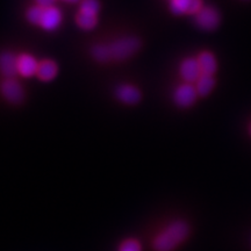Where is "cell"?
<instances>
[{"label": "cell", "instance_id": "d6986e66", "mask_svg": "<svg viewBox=\"0 0 251 251\" xmlns=\"http://www.w3.org/2000/svg\"><path fill=\"white\" fill-rule=\"evenodd\" d=\"M120 251H141V244L136 240H127L121 244Z\"/></svg>", "mask_w": 251, "mask_h": 251}, {"label": "cell", "instance_id": "ba28073f", "mask_svg": "<svg viewBox=\"0 0 251 251\" xmlns=\"http://www.w3.org/2000/svg\"><path fill=\"white\" fill-rule=\"evenodd\" d=\"M180 75L188 84L197 81L198 78L201 76V70H200L199 63L196 58H186L184 59L180 65Z\"/></svg>", "mask_w": 251, "mask_h": 251}, {"label": "cell", "instance_id": "6da1fadb", "mask_svg": "<svg viewBox=\"0 0 251 251\" xmlns=\"http://www.w3.org/2000/svg\"><path fill=\"white\" fill-rule=\"evenodd\" d=\"M190 225L183 220L172 222L153 241L155 251H174L190 235Z\"/></svg>", "mask_w": 251, "mask_h": 251}, {"label": "cell", "instance_id": "7a4b0ae2", "mask_svg": "<svg viewBox=\"0 0 251 251\" xmlns=\"http://www.w3.org/2000/svg\"><path fill=\"white\" fill-rule=\"evenodd\" d=\"M111 57L113 59H121L128 58L140 48V41L136 37H122L114 42L108 45Z\"/></svg>", "mask_w": 251, "mask_h": 251}, {"label": "cell", "instance_id": "30bf717a", "mask_svg": "<svg viewBox=\"0 0 251 251\" xmlns=\"http://www.w3.org/2000/svg\"><path fill=\"white\" fill-rule=\"evenodd\" d=\"M0 71L6 77L12 78L18 74V57L12 52L0 55Z\"/></svg>", "mask_w": 251, "mask_h": 251}, {"label": "cell", "instance_id": "2e32d148", "mask_svg": "<svg viewBox=\"0 0 251 251\" xmlns=\"http://www.w3.org/2000/svg\"><path fill=\"white\" fill-rule=\"evenodd\" d=\"M92 56L94 59H97L98 62H107L109 59H112L108 45H98L93 47Z\"/></svg>", "mask_w": 251, "mask_h": 251}, {"label": "cell", "instance_id": "9c48e42d", "mask_svg": "<svg viewBox=\"0 0 251 251\" xmlns=\"http://www.w3.org/2000/svg\"><path fill=\"white\" fill-rule=\"evenodd\" d=\"M39 63L33 56L24 54L18 57V72L24 77H31L36 75Z\"/></svg>", "mask_w": 251, "mask_h": 251}, {"label": "cell", "instance_id": "8fae6325", "mask_svg": "<svg viewBox=\"0 0 251 251\" xmlns=\"http://www.w3.org/2000/svg\"><path fill=\"white\" fill-rule=\"evenodd\" d=\"M117 97L125 103H136L141 99V93L133 85H121L117 90Z\"/></svg>", "mask_w": 251, "mask_h": 251}, {"label": "cell", "instance_id": "4fadbf2b", "mask_svg": "<svg viewBox=\"0 0 251 251\" xmlns=\"http://www.w3.org/2000/svg\"><path fill=\"white\" fill-rule=\"evenodd\" d=\"M198 63H199L200 70L203 75H214L216 71V62L214 56L211 52H201L198 57Z\"/></svg>", "mask_w": 251, "mask_h": 251}, {"label": "cell", "instance_id": "3957f363", "mask_svg": "<svg viewBox=\"0 0 251 251\" xmlns=\"http://www.w3.org/2000/svg\"><path fill=\"white\" fill-rule=\"evenodd\" d=\"M196 24L197 26L206 30L215 29L220 24V14L215 8L209 7H201V9L196 13Z\"/></svg>", "mask_w": 251, "mask_h": 251}, {"label": "cell", "instance_id": "e0dca14e", "mask_svg": "<svg viewBox=\"0 0 251 251\" xmlns=\"http://www.w3.org/2000/svg\"><path fill=\"white\" fill-rule=\"evenodd\" d=\"M43 9H45V7H41L39 5L34 6V7L28 9L27 12L28 21L33 25H40L41 19H42Z\"/></svg>", "mask_w": 251, "mask_h": 251}, {"label": "cell", "instance_id": "7402d4cb", "mask_svg": "<svg viewBox=\"0 0 251 251\" xmlns=\"http://www.w3.org/2000/svg\"><path fill=\"white\" fill-rule=\"evenodd\" d=\"M250 134H251V126H250Z\"/></svg>", "mask_w": 251, "mask_h": 251}, {"label": "cell", "instance_id": "ffe728a7", "mask_svg": "<svg viewBox=\"0 0 251 251\" xmlns=\"http://www.w3.org/2000/svg\"><path fill=\"white\" fill-rule=\"evenodd\" d=\"M37 5L41 6V7H50L54 4L55 0H36Z\"/></svg>", "mask_w": 251, "mask_h": 251}, {"label": "cell", "instance_id": "5b68a950", "mask_svg": "<svg viewBox=\"0 0 251 251\" xmlns=\"http://www.w3.org/2000/svg\"><path fill=\"white\" fill-rule=\"evenodd\" d=\"M201 0H171V12L176 15L181 14H196L199 9H201Z\"/></svg>", "mask_w": 251, "mask_h": 251}, {"label": "cell", "instance_id": "8992f818", "mask_svg": "<svg viewBox=\"0 0 251 251\" xmlns=\"http://www.w3.org/2000/svg\"><path fill=\"white\" fill-rule=\"evenodd\" d=\"M62 21V13L57 7L50 6V7H45L43 9L42 19L39 26H41L46 30H54L61 25Z\"/></svg>", "mask_w": 251, "mask_h": 251}, {"label": "cell", "instance_id": "ac0fdd59", "mask_svg": "<svg viewBox=\"0 0 251 251\" xmlns=\"http://www.w3.org/2000/svg\"><path fill=\"white\" fill-rule=\"evenodd\" d=\"M100 8V5L98 0H81L80 4V11L85 12V13L96 14L98 13Z\"/></svg>", "mask_w": 251, "mask_h": 251}, {"label": "cell", "instance_id": "52a82bcc", "mask_svg": "<svg viewBox=\"0 0 251 251\" xmlns=\"http://www.w3.org/2000/svg\"><path fill=\"white\" fill-rule=\"evenodd\" d=\"M1 93L8 101L18 103L24 98V90L17 80L8 78L1 84Z\"/></svg>", "mask_w": 251, "mask_h": 251}, {"label": "cell", "instance_id": "277c9868", "mask_svg": "<svg viewBox=\"0 0 251 251\" xmlns=\"http://www.w3.org/2000/svg\"><path fill=\"white\" fill-rule=\"evenodd\" d=\"M175 101L180 107H188L197 98V90L192 84H183L175 91Z\"/></svg>", "mask_w": 251, "mask_h": 251}, {"label": "cell", "instance_id": "5bb4252c", "mask_svg": "<svg viewBox=\"0 0 251 251\" xmlns=\"http://www.w3.org/2000/svg\"><path fill=\"white\" fill-rule=\"evenodd\" d=\"M196 90L197 93L200 94V96H207L214 87L215 80L211 75H203L201 74V76L198 78V80L196 81Z\"/></svg>", "mask_w": 251, "mask_h": 251}, {"label": "cell", "instance_id": "9a60e30c", "mask_svg": "<svg viewBox=\"0 0 251 251\" xmlns=\"http://www.w3.org/2000/svg\"><path fill=\"white\" fill-rule=\"evenodd\" d=\"M77 24L83 29H92L97 25V15L79 11L77 14Z\"/></svg>", "mask_w": 251, "mask_h": 251}, {"label": "cell", "instance_id": "7c38bea8", "mask_svg": "<svg viewBox=\"0 0 251 251\" xmlns=\"http://www.w3.org/2000/svg\"><path fill=\"white\" fill-rule=\"evenodd\" d=\"M57 74V65L55 62L50 61V59H45V61L39 63V68H37V77L41 80L48 81L52 79Z\"/></svg>", "mask_w": 251, "mask_h": 251}, {"label": "cell", "instance_id": "44dd1931", "mask_svg": "<svg viewBox=\"0 0 251 251\" xmlns=\"http://www.w3.org/2000/svg\"><path fill=\"white\" fill-rule=\"evenodd\" d=\"M64 1H68V2H77L78 0H64Z\"/></svg>", "mask_w": 251, "mask_h": 251}]
</instances>
